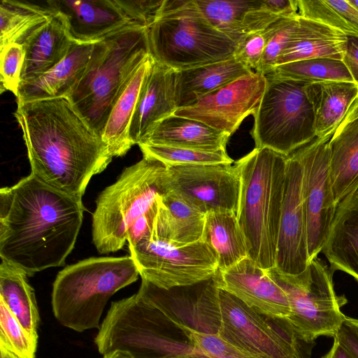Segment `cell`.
Wrapping results in <instances>:
<instances>
[{"mask_svg":"<svg viewBox=\"0 0 358 358\" xmlns=\"http://www.w3.org/2000/svg\"><path fill=\"white\" fill-rule=\"evenodd\" d=\"M0 358H20L10 351L0 347Z\"/></svg>","mask_w":358,"mask_h":358,"instance_id":"cell-50","label":"cell"},{"mask_svg":"<svg viewBox=\"0 0 358 358\" xmlns=\"http://www.w3.org/2000/svg\"><path fill=\"white\" fill-rule=\"evenodd\" d=\"M346 43L347 36L341 31L299 16V26L276 66L314 58L343 60Z\"/></svg>","mask_w":358,"mask_h":358,"instance_id":"cell-29","label":"cell"},{"mask_svg":"<svg viewBox=\"0 0 358 358\" xmlns=\"http://www.w3.org/2000/svg\"><path fill=\"white\" fill-rule=\"evenodd\" d=\"M201 240L215 252L218 271L229 268L248 257L245 238L234 212L206 213Z\"/></svg>","mask_w":358,"mask_h":358,"instance_id":"cell-32","label":"cell"},{"mask_svg":"<svg viewBox=\"0 0 358 358\" xmlns=\"http://www.w3.org/2000/svg\"><path fill=\"white\" fill-rule=\"evenodd\" d=\"M322 358H358V357L334 338L331 349Z\"/></svg>","mask_w":358,"mask_h":358,"instance_id":"cell-48","label":"cell"},{"mask_svg":"<svg viewBox=\"0 0 358 358\" xmlns=\"http://www.w3.org/2000/svg\"><path fill=\"white\" fill-rule=\"evenodd\" d=\"M269 74L279 78L307 83L354 82L343 60L331 58H314L282 64L275 66Z\"/></svg>","mask_w":358,"mask_h":358,"instance_id":"cell-36","label":"cell"},{"mask_svg":"<svg viewBox=\"0 0 358 358\" xmlns=\"http://www.w3.org/2000/svg\"><path fill=\"white\" fill-rule=\"evenodd\" d=\"M85 208L34 175L0 189V257L28 276L59 267L74 248Z\"/></svg>","mask_w":358,"mask_h":358,"instance_id":"cell-1","label":"cell"},{"mask_svg":"<svg viewBox=\"0 0 358 358\" xmlns=\"http://www.w3.org/2000/svg\"><path fill=\"white\" fill-rule=\"evenodd\" d=\"M31 173L48 186L82 199L91 178L113 157L67 97L17 103Z\"/></svg>","mask_w":358,"mask_h":358,"instance_id":"cell-2","label":"cell"},{"mask_svg":"<svg viewBox=\"0 0 358 358\" xmlns=\"http://www.w3.org/2000/svg\"><path fill=\"white\" fill-rule=\"evenodd\" d=\"M165 184L197 209L237 213L241 179L232 164L166 167Z\"/></svg>","mask_w":358,"mask_h":358,"instance_id":"cell-14","label":"cell"},{"mask_svg":"<svg viewBox=\"0 0 358 358\" xmlns=\"http://www.w3.org/2000/svg\"><path fill=\"white\" fill-rule=\"evenodd\" d=\"M333 338L358 357V319L345 316Z\"/></svg>","mask_w":358,"mask_h":358,"instance_id":"cell-44","label":"cell"},{"mask_svg":"<svg viewBox=\"0 0 358 358\" xmlns=\"http://www.w3.org/2000/svg\"><path fill=\"white\" fill-rule=\"evenodd\" d=\"M272 24L263 30L246 35L236 43L234 57L251 71L257 72L259 68Z\"/></svg>","mask_w":358,"mask_h":358,"instance_id":"cell-41","label":"cell"},{"mask_svg":"<svg viewBox=\"0 0 358 358\" xmlns=\"http://www.w3.org/2000/svg\"><path fill=\"white\" fill-rule=\"evenodd\" d=\"M180 358H210V357L201 354V355H188V356H185V357H180Z\"/></svg>","mask_w":358,"mask_h":358,"instance_id":"cell-51","label":"cell"},{"mask_svg":"<svg viewBox=\"0 0 358 358\" xmlns=\"http://www.w3.org/2000/svg\"><path fill=\"white\" fill-rule=\"evenodd\" d=\"M206 214L168 190L157 201V211L151 236L176 245L192 244L201 239Z\"/></svg>","mask_w":358,"mask_h":358,"instance_id":"cell-26","label":"cell"},{"mask_svg":"<svg viewBox=\"0 0 358 358\" xmlns=\"http://www.w3.org/2000/svg\"><path fill=\"white\" fill-rule=\"evenodd\" d=\"M287 157L255 148L234 163L241 179L236 216L248 257L264 270L275 268Z\"/></svg>","mask_w":358,"mask_h":358,"instance_id":"cell-3","label":"cell"},{"mask_svg":"<svg viewBox=\"0 0 358 358\" xmlns=\"http://www.w3.org/2000/svg\"><path fill=\"white\" fill-rule=\"evenodd\" d=\"M267 271L286 292L290 306L287 319L302 341L310 344L320 336H335L345 317L341 308L347 299L336 294L331 271L321 259H313L296 276L282 275L275 268Z\"/></svg>","mask_w":358,"mask_h":358,"instance_id":"cell-10","label":"cell"},{"mask_svg":"<svg viewBox=\"0 0 358 358\" xmlns=\"http://www.w3.org/2000/svg\"><path fill=\"white\" fill-rule=\"evenodd\" d=\"M329 173L336 203L358 189V98L329 143Z\"/></svg>","mask_w":358,"mask_h":358,"instance_id":"cell-21","label":"cell"},{"mask_svg":"<svg viewBox=\"0 0 358 358\" xmlns=\"http://www.w3.org/2000/svg\"><path fill=\"white\" fill-rule=\"evenodd\" d=\"M94 43H75L66 57L38 78L20 83L17 103L66 97L83 76Z\"/></svg>","mask_w":358,"mask_h":358,"instance_id":"cell-25","label":"cell"},{"mask_svg":"<svg viewBox=\"0 0 358 358\" xmlns=\"http://www.w3.org/2000/svg\"><path fill=\"white\" fill-rule=\"evenodd\" d=\"M52 12L51 18L22 43L24 58L20 83L32 81L51 70L66 57L75 43L62 17Z\"/></svg>","mask_w":358,"mask_h":358,"instance_id":"cell-22","label":"cell"},{"mask_svg":"<svg viewBox=\"0 0 358 358\" xmlns=\"http://www.w3.org/2000/svg\"><path fill=\"white\" fill-rule=\"evenodd\" d=\"M138 145L143 153V157L159 161L167 168L234 162L226 150L206 151L149 143H139Z\"/></svg>","mask_w":358,"mask_h":358,"instance_id":"cell-37","label":"cell"},{"mask_svg":"<svg viewBox=\"0 0 358 358\" xmlns=\"http://www.w3.org/2000/svg\"><path fill=\"white\" fill-rule=\"evenodd\" d=\"M192 338L196 348L210 358H253L229 344L218 334L193 332Z\"/></svg>","mask_w":358,"mask_h":358,"instance_id":"cell-42","label":"cell"},{"mask_svg":"<svg viewBox=\"0 0 358 358\" xmlns=\"http://www.w3.org/2000/svg\"><path fill=\"white\" fill-rule=\"evenodd\" d=\"M229 137L203 122L173 114L160 121L138 144L219 151L226 150Z\"/></svg>","mask_w":358,"mask_h":358,"instance_id":"cell-27","label":"cell"},{"mask_svg":"<svg viewBox=\"0 0 358 358\" xmlns=\"http://www.w3.org/2000/svg\"><path fill=\"white\" fill-rule=\"evenodd\" d=\"M251 72L253 71L234 57L176 71L175 96L177 108L178 109L192 105L220 87Z\"/></svg>","mask_w":358,"mask_h":358,"instance_id":"cell-28","label":"cell"},{"mask_svg":"<svg viewBox=\"0 0 358 358\" xmlns=\"http://www.w3.org/2000/svg\"><path fill=\"white\" fill-rule=\"evenodd\" d=\"M357 190H358V189Z\"/></svg>","mask_w":358,"mask_h":358,"instance_id":"cell-53","label":"cell"},{"mask_svg":"<svg viewBox=\"0 0 358 358\" xmlns=\"http://www.w3.org/2000/svg\"><path fill=\"white\" fill-rule=\"evenodd\" d=\"M322 252L332 271L346 273L358 282V190L337 206Z\"/></svg>","mask_w":358,"mask_h":358,"instance_id":"cell-24","label":"cell"},{"mask_svg":"<svg viewBox=\"0 0 358 358\" xmlns=\"http://www.w3.org/2000/svg\"><path fill=\"white\" fill-rule=\"evenodd\" d=\"M175 73L154 60L143 80L129 127L133 145L138 144L160 121L178 109Z\"/></svg>","mask_w":358,"mask_h":358,"instance_id":"cell-20","label":"cell"},{"mask_svg":"<svg viewBox=\"0 0 358 358\" xmlns=\"http://www.w3.org/2000/svg\"><path fill=\"white\" fill-rule=\"evenodd\" d=\"M266 77L251 72L208 94L192 105L178 108L174 115L194 119L228 134L256 111L266 87Z\"/></svg>","mask_w":358,"mask_h":358,"instance_id":"cell-16","label":"cell"},{"mask_svg":"<svg viewBox=\"0 0 358 358\" xmlns=\"http://www.w3.org/2000/svg\"><path fill=\"white\" fill-rule=\"evenodd\" d=\"M266 87L252 115L250 134L255 148H266L286 157L316 136L315 115L306 94L308 83L266 75Z\"/></svg>","mask_w":358,"mask_h":358,"instance_id":"cell-9","label":"cell"},{"mask_svg":"<svg viewBox=\"0 0 358 358\" xmlns=\"http://www.w3.org/2000/svg\"><path fill=\"white\" fill-rule=\"evenodd\" d=\"M157 211V202L151 210L137 218L130 226L127 233V243H128V247L136 245L143 237L150 232Z\"/></svg>","mask_w":358,"mask_h":358,"instance_id":"cell-45","label":"cell"},{"mask_svg":"<svg viewBox=\"0 0 358 358\" xmlns=\"http://www.w3.org/2000/svg\"><path fill=\"white\" fill-rule=\"evenodd\" d=\"M103 358H134L133 356L126 352L122 350H115L112 352H110L107 355H103Z\"/></svg>","mask_w":358,"mask_h":358,"instance_id":"cell-49","label":"cell"},{"mask_svg":"<svg viewBox=\"0 0 358 358\" xmlns=\"http://www.w3.org/2000/svg\"><path fill=\"white\" fill-rule=\"evenodd\" d=\"M263 6L271 13L282 17L299 16L296 0H262Z\"/></svg>","mask_w":358,"mask_h":358,"instance_id":"cell-47","label":"cell"},{"mask_svg":"<svg viewBox=\"0 0 358 358\" xmlns=\"http://www.w3.org/2000/svg\"><path fill=\"white\" fill-rule=\"evenodd\" d=\"M343 62L353 81L358 85V36H347Z\"/></svg>","mask_w":358,"mask_h":358,"instance_id":"cell-46","label":"cell"},{"mask_svg":"<svg viewBox=\"0 0 358 358\" xmlns=\"http://www.w3.org/2000/svg\"><path fill=\"white\" fill-rule=\"evenodd\" d=\"M301 181L302 166L294 152L287 159L275 266L289 276L302 273L310 263Z\"/></svg>","mask_w":358,"mask_h":358,"instance_id":"cell-17","label":"cell"},{"mask_svg":"<svg viewBox=\"0 0 358 358\" xmlns=\"http://www.w3.org/2000/svg\"><path fill=\"white\" fill-rule=\"evenodd\" d=\"M299 15L358 36V10L348 0H296Z\"/></svg>","mask_w":358,"mask_h":358,"instance_id":"cell-35","label":"cell"},{"mask_svg":"<svg viewBox=\"0 0 358 358\" xmlns=\"http://www.w3.org/2000/svg\"><path fill=\"white\" fill-rule=\"evenodd\" d=\"M22 270L1 259L0 300L7 306L24 329L38 338L40 315L34 290Z\"/></svg>","mask_w":358,"mask_h":358,"instance_id":"cell-33","label":"cell"},{"mask_svg":"<svg viewBox=\"0 0 358 358\" xmlns=\"http://www.w3.org/2000/svg\"><path fill=\"white\" fill-rule=\"evenodd\" d=\"M153 62L149 55L139 66L110 114L101 139L113 157L124 156L134 145L129 134L130 124L143 80Z\"/></svg>","mask_w":358,"mask_h":358,"instance_id":"cell-31","label":"cell"},{"mask_svg":"<svg viewBox=\"0 0 358 358\" xmlns=\"http://www.w3.org/2000/svg\"><path fill=\"white\" fill-rule=\"evenodd\" d=\"M45 4L63 18L71 40L95 43L132 24L115 0H49Z\"/></svg>","mask_w":358,"mask_h":358,"instance_id":"cell-19","label":"cell"},{"mask_svg":"<svg viewBox=\"0 0 358 358\" xmlns=\"http://www.w3.org/2000/svg\"><path fill=\"white\" fill-rule=\"evenodd\" d=\"M219 288L232 294L259 313L287 319L290 313L285 290L267 270L259 267L249 257L224 271H217Z\"/></svg>","mask_w":358,"mask_h":358,"instance_id":"cell-18","label":"cell"},{"mask_svg":"<svg viewBox=\"0 0 358 358\" xmlns=\"http://www.w3.org/2000/svg\"><path fill=\"white\" fill-rule=\"evenodd\" d=\"M149 55L147 28L138 24L94 44L83 76L66 97L101 138L115 103Z\"/></svg>","mask_w":358,"mask_h":358,"instance_id":"cell-4","label":"cell"},{"mask_svg":"<svg viewBox=\"0 0 358 358\" xmlns=\"http://www.w3.org/2000/svg\"><path fill=\"white\" fill-rule=\"evenodd\" d=\"M192 332L136 293L111 303L94 343L103 355L122 350L134 358H180L202 354Z\"/></svg>","mask_w":358,"mask_h":358,"instance_id":"cell-5","label":"cell"},{"mask_svg":"<svg viewBox=\"0 0 358 358\" xmlns=\"http://www.w3.org/2000/svg\"><path fill=\"white\" fill-rule=\"evenodd\" d=\"M115 1L131 21L146 28L155 21L164 2V0Z\"/></svg>","mask_w":358,"mask_h":358,"instance_id":"cell-43","label":"cell"},{"mask_svg":"<svg viewBox=\"0 0 358 358\" xmlns=\"http://www.w3.org/2000/svg\"><path fill=\"white\" fill-rule=\"evenodd\" d=\"M334 131L295 151L302 166L301 194L310 262L322 252L338 206L329 173V143Z\"/></svg>","mask_w":358,"mask_h":358,"instance_id":"cell-13","label":"cell"},{"mask_svg":"<svg viewBox=\"0 0 358 358\" xmlns=\"http://www.w3.org/2000/svg\"><path fill=\"white\" fill-rule=\"evenodd\" d=\"M152 59L175 71L234 57L236 44L207 20L196 0H164L147 28Z\"/></svg>","mask_w":358,"mask_h":358,"instance_id":"cell-7","label":"cell"},{"mask_svg":"<svg viewBox=\"0 0 358 358\" xmlns=\"http://www.w3.org/2000/svg\"><path fill=\"white\" fill-rule=\"evenodd\" d=\"M53 12L45 4L2 0L0 4V48L9 43H22L40 26L48 22Z\"/></svg>","mask_w":358,"mask_h":358,"instance_id":"cell-34","label":"cell"},{"mask_svg":"<svg viewBox=\"0 0 358 358\" xmlns=\"http://www.w3.org/2000/svg\"><path fill=\"white\" fill-rule=\"evenodd\" d=\"M165 171L166 166L159 161L143 157L126 167L117 180L99 194L92 234L99 253L115 252L123 248L130 226L168 191Z\"/></svg>","mask_w":358,"mask_h":358,"instance_id":"cell-8","label":"cell"},{"mask_svg":"<svg viewBox=\"0 0 358 358\" xmlns=\"http://www.w3.org/2000/svg\"><path fill=\"white\" fill-rule=\"evenodd\" d=\"M306 94L313 106L317 137L334 131L358 98V85L347 81L310 83Z\"/></svg>","mask_w":358,"mask_h":358,"instance_id":"cell-30","label":"cell"},{"mask_svg":"<svg viewBox=\"0 0 358 358\" xmlns=\"http://www.w3.org/2000/svg\"><path fill=\"white\" fill-rule=\"evenodd\" d=\"M348 2L358 10V0H348Z\"/></svg>","mask_w":358,"mask_h":358,"instance_id":"cell-52","label":"cell"},{"mask_svg":"<svg viewBox=\"0 0 358 358\" xmlns=\"http://www.w3.org/2000/svg\"><path fill=\"white\" fill-rule=\"evenodd\" d=\"M38 338L30 335L0 300V347L20 358H35Z\"/></svg>","mask_w":358,"mask_h":358,"instance_id":"cell-38","label":"cell"},{"mask_svg":"<svg viewBox=\"0 0 358 358\" xmlns=\"http://www.w3.org/2000/svg\"><path fill=\"white\" fill-rule=\"evenodd\" d=\"M0 50L1 93L10 91L17 98L24 58L23 46L20 43H13L0 48Z\"/></svg>","mask_w":358,"mask_h":358,"instance_id":"cell-40","label":"cell"},{"mask_svg":"<svg viewBox=\"0 0 358 358\" xmlns=\"http://www.w3.org/2000/svg\"><path fill=\"white\" fill-rule=\"evenodd\" d=\"M219 290L215 276L169 289L141 280L137 294L191 331L217 334L221 323Z\"/></svg>","mask_w":358,"mask_h":358,"instance_id":"cell-15","label":"cell"},{"mask_svg":"<svg viewBox=\"0 0 358 358\" xmlns=\"http://www.w3.org/2000/svg\"><path fill=\"white\" fill-rule=\"evenodd\" d=\"M299 15L280 17L272 24L271 33L257 72L265 76L272 72L299 26Z\"/></svg>","mask_w":358,"mask_h":358,"instance_id":"cell-39","label":"cell"},{"mask_svg":"<svg viewBox=\"0 0 358 358\" xmlns=\"http://www.w3.org/2000/svg\"><path fill=\"white\" fill-rule=\"evenodd\" d=\"M129 250L141 280L165 289L209 280L218 271L215 252L201 240L178 246L148 234Z\"/></svg>","mask_w":358,"mask_h":358,"instance_id":"cell-12","label":"cell"},{"mask_svg":"<svg viewBox=\"0 0 358 358\" xmlns=\"http://www.w3.org/2000/svg\"><path fill=\"white\" fill-rule=\"evenodd\" d=\"M138 275L130 255L92 257L69 265L53 282L54 315L62 325L78 332L99 329L108 299L136 282Z\"/></svg>","mask_w":358,"mask_h":358,"instance_id":"cell-6","label":"cell"},{"mask_svg":"<svg viewBox=\"0 0 358 358\" xmlns=\"http://www.w3.org/2000/svg\"><path fill=\"white\" fill-rule=\"evenodd\" d=\"M209 22L236 44L246 35L261 31L280 17L269 12L262 0H196Z\"/></svg>","mask_w":358,"mask_h":358,"instance_id":"cell-23","label":"cell"},{"mask_svg":"<svg viewBox=\"0 0 358 358\" xmlns=\"http://www.w3.org/2000/svg\"><path fill=\"white\" fill-rule=\"evenodd\" d=\"M221 323L217 334L224 341L253 358H308V344L294 331L288 319L259 313L220 288Z\"/></svg>","mask_w":358,"mask_h":358,"instance_id":"cell-11","label":"cell"}]
</instances>
